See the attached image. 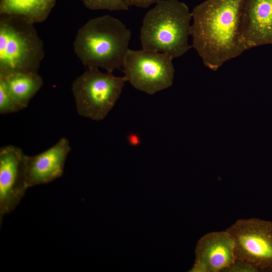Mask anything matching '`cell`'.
<instances>
[{"instance_id":"1","label":"cell","mask_w":272,"mask_h":272,"mask_svg":"<svg viewBox=\"0 0 272 272\" xmlns=\"http://www.w3.org/2000/svg\"><path fill=\"white\" fill-rule=\"evenodd\" d=\"M244 1L206 0L191 12V46L212 70L244 52L240 37Z\"/></svg>"},{"instance_id":"2","label":"cell","mask_w":272,"mask_h":272,"mask_svg":"<svg viewBox=\"0 0 272 272\" xmlns=\"http://www.w3.org/2000/svg\"><path fill=\"white\" fill-rule=\"evenodd\" d=\"M130 37V31L120 20L106 15L90 19L79 29L74 49L86 68L113 73L122 66Z\"/></svg>"},{"instance_id":"3","label":"cell","mask_w":272,"mask_h":272,"mask_svg":"<svg viewBox=\"0 0 272 272\" xmlns=\"http://www.w3.org/2000/svg\"><path fill=\"white\" fill-rule=\"evenodd\" d=\"M148 11L140 31L142 49L179 57L192 47L191 12L178 0H160Z\"/></svg>"},{"instance_id":"4","label":"cell","mask_w":272,"mask_h":272,"mask_svg":"<svg viewBox=\"0 0 272 272\" xmlns=\"http://www.w3.org/2000/svg\"><path fill=\"white\" fill-rule=\"evenodd\" d=\"M45 55L34 24L20 18L0 15V75L38 73Z\"/></svg>"},{"instance_id":"5","label":"cell","mask_w":272,"mask_h":272,"mask_svg":"<svg viewBox=\"0 0 272 272\" xmlns=\"http://www.w3.org/2000/svg\"><path fill=\"white\" fill-rule=\"evenodd\" d=\"M126 82L124 76L87 67L72 86L78 113L96 121L104 119L120 97Z\"/></svg>"},{"instance_id":"6","label":"cell","mask_w":272,"mask_h":272,"mask_svg":"<svg viewBox=\"0 0 272 272\" xmlns=\"http://www.w3.org/2000/svg\"><path fill=\"white\" fill-rule=\"evenodd\" d=\"M173 59L163 53L129 49L122 66L124 76L135 89L154 95L172 86L174 76Z\"/></svg>"},{"instance_id":"7","label":"cell","mask_w":272,"mask_h":272,"mask_svg":"<svg viewBox=\"0 0 272 272\" xmlns=\"http://www.w3.org/2000/svg\"><path fill=\"white\" fill-rule=\"evenodd\" d=\"M226 230L234 242L236 259L250 264L258 271H272V222L241 219Z\"/></svg>"},{"instance_id":"8","label":"cell","mask_w":272,"mask_h":272,"mask_svg":"<svg viewBox=\"0 0 272 272\" xmlns=\"http://www.w3.org/2000/svg\"><path fill=\"white\" fill-rule=\"evenodd\" d=\"M27 156L13 145L0 149V219L13 211L29 188L27 174Z\"/></svg>"},{"instance_id":"9","label":"cell","mask_w":272,"mask_h":272,"mask_svg":"<svg viewBox=\"0 0 272 272\" xmlns=\"http://www.w3.org/2000/svg\"><path fill=\"white\" fill-rule=\"evenodd\" d=\"M244 50L272 44V0H244L240 27Z\"/></svg>"},{"instance_id":"10","label":"cell","mask_w":272,"mask_h":272,"mask_svg":"<svg viewBox=\"0 0 272 272\" xmlns=\"http://www.w3.org/2000/svg\"><path fill=\"white\" fill-rule=\"evenodd\" d=\"M235 244L226 231L212 232L196 245L195 261L191 271L225 272L236 259Z\"/></svg>"},{"instance_id":"11","label":"cell","mask_w":272,"mask_h":272,"mask_svg":"<svg viewBox=\"0 0 272 272\" xmlns=\"http://www.w3.org/2000/svg\"><path fill=\"white\" fill-rule=\"evenodd\" d=\"M71 149L69 140L63 137L47 150L35 156H28L27 174L29 187L48 183L62 176Z\"/></svg>"},{"instance_id":"12","label":"cell","mask_w":272,"mask_h":272,"mask_svg":"<svg viewBox=\"0 0 272 272\" xmlns=\"http://www.w3.org/2000/svg\"><path fill=\"white\" fill-rule=\"evenodd\" d=\"M56 0H1L0 15L23 19L35 24L44 21Z\"/></svg>"},{"instance_id":"13","label":"cell","mask_w":272,"mask_h":272,"mask_svg":"<svg viewBox=\"0 0 272 272\" xmlns=\"http://www.w3.org/2000/svg\"><path fill=\"white\" fill-rule=\"evenodd\" d=\"M8 90L23 109L41 89L43 81L38 73H14L1 75Z\"/></svg>"},{"instance_id":"14","label":"cell","mask_w":272,"mask_h":272,"mask_svg":"<svg viewBox=\"0 0 272 272\" xmlns=\"http://www.w3.org/2000/svg\"><path fill=\"white\" fill-rule=\"evenodd\" d=\"M22 109L8 90L3 80L0 78V113H15Z\"/></svg>"},{"instance_id":"15","label":"cell","mask_w":272,"mask_h":272,"mask_svg":"<svg viewBox=\"0 0 272 272\" xmlns=\"http://www.w3.org/2000/svg\"><path fill=\"white\" fill-rule=\"evenodd\" d=\"M92 10L127 11L129 6L123 0H81Z\"/></svg>"},{"instance_id":"16","label":"cell","mask_w":272,"mask_h":272,"mask_svg":"<svg viewBox=\"0 0 272 272\" xmlns=\"http://www.w3.org/2000/svg\"><path fill=\"white\" fill-rule=\"evenodd\" d=\"M258 270L250 264L236 259L225 272H257Z\"/></svg>"},{"instance_id":"17","label":"cell","mask_w":272,"mask_h":272,"mask_svg":"<svg viewBox=\"0 0 272 272\" xmlns=\"http://www.w3.org/2000/svg\"><path fill=\"white\" fill-rule=\"evenodd\" d=\"M129 6L146 8L160 0H123Z\"/></svg>"}]
</instances>
